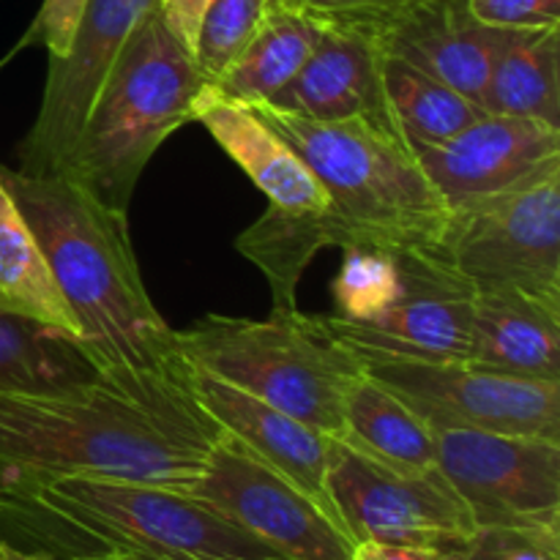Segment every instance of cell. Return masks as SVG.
Wrapping results in <instances>:
<instances>
[{
	"label": "cell",
	"instance_id": "cell-19",
	"mask_svg": "<svg viewBox=\"0 0 560 560\" xmlns=\"http://www.w3.org/2000/svg\"><path fill=\"white\" fill-rule=\"evenodd\" d=\"M468 364L560 383V304L523 293H474Z\"/></svg>",
	"mask_w": 560,
	"mask_h": 560
},
{
	"label": "cell",
	"instance_id": "cell-26",
	"mask_svg": "<svg viewBox=\"0 0 560 560\" xmlns=\"http://www.w3.org/2000/svg\"><path fill=\"white\" fill-rule=\"evenodd\" d=\"M268 0H211L195 38V63L208 82L219 80L255 36Z\"/></svg>",
	"mask_w": 560,
	"mask_h": 560
},
{
	"label": "cell",
	"instance_id": "cell-11",
	"mask_svg": "<svg viewBox=\"0 0 560 560\" xmlns=\"http://www.w3.org/2000/svg\"><path fill=\"white\" fill-rule=\"evenodd\" d=\"M435 465L476 528L560 534V441L481 430L435 432Z\"/></svg>",
	"mask_w": 560,
	"mask_h": 560
},
{
	"label": "cell",
	"instance_id": "cell-37",
	"mask_svg": "<svg viewBox=\"0 0 560 560\" xmlns=\"http://www.w3.org/2000/svg\"><path fill=\"white\" fill-rule=\"evenodd\" d=\"M0 66H3V63H0Z\"/></svg>",
	"mask_w": 560,
	"mask_h": 560
},
{
	"label": "cell",
	"instance_id": "cell-18",
	"mask_svg": "<svg viewBox=\"0 0 560 560\" xmlns=\"http://www.w3.org/2000/svg\"><path fill=\"white\" fill-rule=\"evenodd\" d=\"M195 120L268 197V208L284 213H328L331 200L304 159L249 104L217 96L206 85Z\"/></svg>",
	"mask_w": 560,
	"mask_h": 560
},
{
	"label": "cell",
	"instance_id": "cell-27",
	"mask_svg": "<svg viewBox=\"0 0 560 560\" xmlns=\"http://www.w3.org/2000/svg\"><path fill=\"white\" fill-rule=\"evenodd\" d=\"M457 560H560V534L514 528L476 530Z\"/></svg>",
	"mask_w": 560,
	"mask_h": 560
},
{
	"label": "cell",
	"instance_id": "cell-23",
	"mask_svg": "<svg viewBox=\"0 0 560 560\" xmlns=\"http://www.w3.org/2000/svg\"><path fill=\"white\" fill-rule=\"evenodd\" d=\"M96 375L74 337L0 310V394H58Z\"/></svg>",
	"mask_w": 560,
	"mask_h": 560
},
{
	"label": "cell",
	"instance_id": "cell-31",
	"mask_svg": "<svg viewBox=\"0 0 560 560\" xmlns=\"http://www.w3.org/2000/svg\"><path fill=\"white\" fill-rule=\"evenodd\" d=\"M208 5H211V0H159L156 11L164 25H167V31L191 52Z\"/></svg>",
	"mask_w": 560,
	"mask_h": 560
},
{
	"label": "cell",
	"instance_id": "cell-6",
	"mask_svg": "<svg viewBox=\"0 0 560 560\" xmlns=\"http://www.w3.org/2000/svg\"><path fill=\"white\" fill-rule=\"evenodd\" d=\"M180 359L284 410L328 438L342 432L345 394L361 375L353 348L334 339L317 315L271 312L266 320L208 315L175 331Z\"/></svg>",
	"mask_w": 560,
	"mask_h": 560
},
{
	"label": "cell",
	"instance_id": "cell-12",
	"mask_svg": "<svg viewBox=\"0 0 560 560\" xmlns=\"http://www.w3.org/2000/svg\"><path fill=\"white\" fill-rule=\"evenodd\" d=\"M189 495L217 509L284 560H353V539L337 520L224 432H219Z\"/></svg>",
	"mask_w": 560,
	"mask_h": 560
},
{
	"label": "cell",
	"instance_id": "cell-20",
	"mask_svg": "<svg viewBox=\"0 0 560 560\" xmlns=\"http://www.w3.org/2000/svg\"><path fill=\"white\" fill-rule=\"evenodd\" d=\"M320 25L288 3H268L255 36L219 80L208 82L217 96L238 104L268 102L310 58Z\"/></svg>",
	"mask_w": 560,
	"mask_h": 560
},
{
	"label": "cell",
	"instance_id": "cell-3",
	"mask_svg": "<svg viewBox=\"0 0 560 560\" xmlns=\"http://www.w3.org/2000/svg\"><path fill=\"white\" fill-rule=\"evenodd\" d=\"M0 525L55 558L284 560L189 492L135 481L71 476L0 495Z\"/></svg>",
	"mask_w": 560,
	"mask_h": 560
},
{
	"label": "cell",
	"instance_id": "cell-15",
	"mask_svg": "<svg viewBox=\"0 0 560 560\" xmlns=\"http://www.w3.org/2000/svg\"><path fill=\"white\" fill-rule=\"evenodd\" d=\"M355 31L366 33L383 55L427 71L476 104L509 36L476 20L468 0H405Z\"/></svg>",
	"mask_w": 560,
	"mask_h": 560
},
{
	"label": "cell",
	"instance_id": "cell-34",
	"mask_svg": "<svg viewBox=\"0 0 560 560\" xmlns=\"http://www.w3.org/2000/svg\"><path fill=\"white\" fill-rule=\"evenodd\" d=\"M69 560H145V558L118 556V552H104V556H80V558H69Z\"/></svg>",
	"mask_w": 560,
	"mask_h": 560
},
{
	"label": "cell",
	"instance_id": "cell-29",
	"mask_svg": "<svg viewBox=\"0 0 560 560\" xmlns=\"http://www.w3.org/2000/svg\"><path fill=\"white\" fill-rule=\"evenodd\" d=\"M85 5L88 0H44L20 47L38 42L47 47L49 58H63L69 52L71 42H74L77 25L85 14Z\"/></svg>",
	"mask_w": 560,
	"mask_h": 560
},
{
	"label": "cell",
	"instance_id": "cell-24",
	"mask_svg": "<svg viewBox=\"0 0 560 560\" xmlns=\"http://www.w3.org/2000/svg\"><path fill=\"white\" fill-rule=\"evenodd\" d=\"M0 310L52 326L80 342V326L60 293L31 224L0 184ZM82 345V342H80Z\"/></svg>",
	"mask_w": 560,
	"mask_h": 560
},
{
	"label": "cell",
	"instance_id": "cell-28",
	"mask_svg": "<svg viewBox=\"0 0 560 560\" xmlns=\"http://www.w3.org/2000/svg\"><path fill=\"white\" fill-rule=\"evenodd\" d=\"M470 14L501 31L560 27V0H468Z\"/></svg>",
	"mask_w": 560,
	"mask_h": 560
},
{
	"label": "cell",
	"instance_id": "cell-21",
	"mask_svg": "<svg viewBox=\"0 0 560 560\" xmlns=\"http://www.w3.org/2000/svg\"><path fill=\"white\" fill-rule=\"evenodd\" d=\"M339 441L392 468H435V430L364 370L345 394Z\"/></svg>",
	"mask_w": 560,
	"mask_h": 560
},
{
	"label": "cell",
	"instance_id": "cell-30",
	"mask_svg": "<svg viewBox=\"0 0 560 560\" xmlns=\"http://www.w3.org/2000/svg\"><path fill=\"white\" fill-rule=\"evenodd\" d=\"M402 3L405 0H288V5H295L315 22L348 27L366 25V22L388 14V11Z\"/></svg>",
	"mask_w": 560,
	"mask_h": 560
},
{
	"label": "cell",
	"instance_id": "cell-1",
	"mask_svg": "<svg viewBox=\"0 0 560 560\" xmlns=\"http://www.w3.org/2000/svg\"><path fill=\"white\" fill-rule=\"evenodd\" d=\"M219 432L180 355L98 372L69 392L0 394V495L71 476L189 492Z\"/></svg>",
	"mask_w": 560,
	"mask_h": 560
},
{
	"label": "cell",
	"instance_id": "cell-17",
	"mask_svg": "<svg viewBox=\"0 0 560 560\" xmlns=\"http://www.w3.org/2000/svg\"><path fill=\"white\" fill-rule=\"evenodd\" d=\"M320 36L299 74L262 107L312 120L370 118L394 126L383 91V52L366 33L317 22ZM397 129V126H394Z\"/></svg>",
	"mask_w": 560,
	"mask_h": 560
},
{
	"label": "cell",
	"instance_id": "cell-10",
	"mask_svg": "<svg viewBox=\"0 0 560 560\" xmlns=\"http://www.w3.org/2000/svg\"><path fill=\"white\" fill-rule=\"evenodd\" d=\"M326 490L353 545L386 541L463 550L479 530L438 465L427 470L392 468L339 438L328 441Z\"/></svg>",
	"mask_w": 560,
	"mask_h": 560
},
{
	"label": "cell",
	"instance_id": "cell-22",
	"mask_svg": "<svg viewBox=\"0 0 560 560\" xmlns=\"http://www.w3.org/2000/svg\"><path fill=\"white\" fill-rule=\"evenodd\" d=\"M560 27L509 31L487 74L481 109L539 118L560 129Z\"/></svg>",
	"mask_w": 560,
	"mask_h": 560
},
{
	"label": "cell",
	"instance_id": "cell-25",
	"mask_svg": "<svg viewBox=\"0 0 560 560\" xmlns=\"http://www.w3.org/2000/svg\"><path fill=\"white\" fill-rule=\"evenodd\" d=\"M381 77L388 115L408 145L446 142L485 115L481 104L392 55H383Z\"/></svg>",
	"mask_w": 560,
	"mask_h": 560
},
{
	"label": "cell",
	"instance_id": "cell-2",
	"mask_svg": "<svg viewBox=\"0 0 560 560\" xmlns=\"http://www.w3.org/2000/svg\"><path fill=\"white\" fill-rule=\"evenodd\" d=\"M31 224L98 372L148 370L178 359L175 331L148 295L131 249L126 213L102 206L63 173L31 175L0 164Z\"/></svg>",
	"mask_w": 560,
	"mask_h": 560
},
{
	"label": "cell",
	"instance_id": "cell-13",
	"mask_svg": "<svg viewBox=\"0 0 560 560\" xmlns=\"http://www.w3.org/2000/svg\"><path fill=\"white\" fill-rule=\"evenodd\" d=\"M156 9L159 0H88L69 52L49 58L42 107L20 142L16 170L58 173L131 31Z\"/></svg>",
	"mask_w": 560,
	"mask_h": 560
},
{
	"label": "cell",
	"instance_id": "cell-35",
	"mask_svg": "<svg viewBox=\"0 0 560 560\" xmlns=\"http://www.w3.org/2000/svg\"><path fill=\"white\" fill-rule=\"evenodd\" d=\"M268 3H288V0H268Z\"/></svg>",
	"mask_w": 560,
	"mask_h": 560
},
{
	"label": "cell",
	"instance_id": "cell-36",
	"mask_svg": "<svg viewBox=\"0 0 560 560\" xmlns=\"http://www.w3.org/2000/svg\"><path fill=\"white\" fill-rule=\"evenodd\" d=\"M0 560H3V550H0Z\"/></svg>",
	"mask_w": 560,
	"mask_h": 560
},
{
	"label": "cell",
	"instance_id": "cell-14",
	"mask_svg": "<svg viewBox=\"0 0 560 560\" xmlns=\"http://www.w3.org/2000/svg\"><path fill=\"white\" fill-rule=\"evenodd\" d=\"M448 213L560 159V129L539 118L485 113L438 145H410Z\"/></svg>",
	"mask_w": 560,
	"mask_h": 560
},
{
	"label": "cell",
	"instance_id": "cell-32",
	"mask_svg": "<svg viewBox=\"0 0 560 560\" xmlns=\"http://www.w3.org/2000/svg\"><path fill=\"white\" fill-rule=\"evenodd\" d=\"M459 550H438V547L386 545V541H359L353 547V560H457Z\"/></svg>",
	"mask_w": 560,
	"mask_h": 560
},
{
	"label": "cell",
	"instance_id": "cell-8",
	"mask_svg": "<svg viewBox=\"0 0 560 560\" xmlns=\"http://www.w3.org/2000/svg\"><path fill=\"white\" fill-rule=\"evenodd\" d=\"M435 249L474 293L560 304V159L448 213Z\"/></svg>",
	"mask_w": 560,
	"mask_h": 560
},
{
	"label": "cell",
	"instance_id": "cell-5",
	"mask_svg": "<svg viewBox=\"0 0 560 560\" xmlns=\"http://www.w3.org/2000/svg\"><path fill=\"white\" fill-rule=\"evenodd\" d=\"M206 85L195 55L151 11L120 49L58 173L129 213L142 170L173 131L195 120Z\"/></svg>",
	"mask_w": 560,
	"mask_h": 560
},
{
	"label": "cell",
	"instance_id": "cell-33",
	"mask_svg": "<svg viewBox=\"0 0 560 560\" xmlns=\"http://www.w3.org/2000/svg\"><path fill=\"white\" fill-rule=\"evenodd\" d=\"M0 550H3V560H60L52 552L44 550H22V547L9 545V541L0 539Z\"/></svg>",
	"mask_w": 560,
	"mask_h": 560
},
{
	"label": "cell",
	"instance_id": "cell-4",
	"mask_svg": "<svg viewBox=\"0 0 560 560\" xmlns=\"http://www.w3.org/2000/svg\"><path fill=\"white\" fill-rule=\"evenodd\" d=\"M293 145L326 189L315 217L323 249H435L448 208L394 126L370 118L312 120L249 104Z\"/></svg>",
	"mask_w": 560,
	"mask_h": 560
},
{
	"label": "cell",
	"instance_id": "cell-9",
	"mask_svg": "<svg viewBox=\"0 0 560 560\" xmlns=\"http://www.w3.org/2000/svg\"><path fill=\"white\" fill-rule=\"evenodd\" d=\"M353 350L364 375L402 399L435 432L481 430L560 441V383L556 381L501 375L468 361Z\"/></svg>",
	"mask_w": 560,
	"mask_h": 560
},
{
	"label": "cell",
	"instance_id": "cell-16",
	"mask_svg": "<svg viewBox=\"0 0 560 560\" xmlns=\"http://www.w3.org/2000/svg\"><path fill=\"white\" fill-rule=\"evenodd\" d=\"M186 375H189V388L195 394L197 405L206 410L208 419L224 435L235 438L241 446H246L262 463L279 470L284 479H290L299 490H304L328 517L339 523L326 490L328 441L331 438L312 430L310 424L293 419L284 410L241 392L238 386L228 383L224 377L213 375V372L202 370L197 364H189V361H186Z\"/></svg>",
	"mask_w": 560,
	"mask_h": 560
},
{
	"label": "cell",
	"instance_id": "cell-7",
	"mask_svg": "<svg viewBox=\"0 0 560 560\" xmlns=\"http://www.w3.org/2000/svg\"><path fill=\"white\" fill-rule=\"evenodd\" d=\"M320 326L350 348L427 361H468L474 288L438 249H350Z\"/></svg>",
	"mask_w": 560,
	"mask_h": 560
}]
</instances>
